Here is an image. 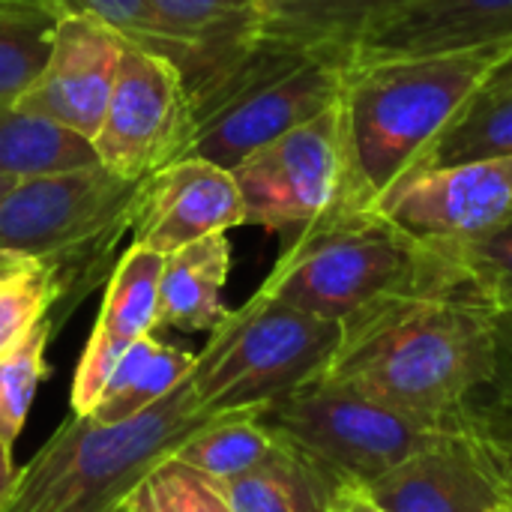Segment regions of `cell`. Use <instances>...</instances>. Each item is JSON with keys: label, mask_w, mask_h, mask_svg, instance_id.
Segmentation results:
<instances>
[{"label": "cell", "mask_w": 512, "mask_h": 512, "mask_svg": "<svg viewBox=\"0 0 512 512\" xmlns=\"http://www.w3.org/2000/svg\"><path fill=\"white\" fill-rule=\"evenodd\" d=\"M495 318V306L444 249L423 282L345 324L342 348L318 381L408 414L459 420L495 378Z\"/></svg>", "instance_id": "cell-1"}, {"label": "cell", "mask_w": 512, "mask_h": 512, "mask_svg": "<svg viewBox=\"0 0 512 512\" xmlns=\"http://www.w3.org/2000/svg\"><path fill=\"white\" fill-rule=\"evenodd\" d=\"M375 207L429 246H456L512 219V156L402 174Z\"/></svg>", "instance_id": "cell-11"}, {"label": "cell", "mask_w": 512, "mask_h": 512, "mask_svg": "<svg viewBox=\"0 0 512 512\" xmlns=\"http://www.w3.org/2000/svg\"><path fill=\"white\" fill-rule=\"evenodd\" d=\"M498 156H512V87H480L417 156L411 171L453 168Z\"/></svg>", "instance_id": "cell-23"}, {"label": "cell", "mask_w": 512, "mask_h": 512, "mask_svg": "<svg viewBox=\"0 0 512 512\" xmlns=\"http://www.w3.org/2000/svg\"><path fill=\"white\" fill-rule=\"evenodd\" d=\"M138 512H234L219 483L180 459H165L129 495Z\"/></svg>", "instance_id": "cell-28"}, {"label": "cell", "mask_w": 512, "mask_h": 512, "mask_svg": "<svg viewBox=\"0 0 512 512\" xmlns=\"http://www.w3.org/2000/svg\"><path fill=\"white\" fill-rule=\"evenodd\" d=\"M0 3H45V0H0Z\"/></svg>", "instance_id": "cell-39"}, {"label": "cell", "mask_w": 512, "mask_h": 512, "mask_svg": "<svg viewBox=\"0 0 512 512\" xmlns=\"http://www.w3.org/2000/svg\"><path fill=\"white\" fill-rule=\"evenodd\" d=\"M234 177L246 225L288 240L345 210L375 207L357 180L342 102L249 153Z\"/></svg>", "instance_id": "cell-9"}, {"label": "cell", "mask_w": 512, "mask_h": 512, "mask_svg": "<svg viewBox=\"0 0 512 512\" xmlns=\"http://www.w3.org/2000/svg\"><path fill=\"white\" fill-rule=\"evenodd\" d=\"M117 512H138V507H135V501H132V498H126V501L120 504V510Z\"/></svg>", "instance_id": "cell-38"}, {"label": "cell", "mask_w": 512, "mask_h": 512, "mask_svg": "<svg viewBox=\"0 0 512 512\" xmlns=\"http://www.w3.org/2000/svg\"><path fill=\"white\" fill-rule=\"evenodd\" d=\"M258 417L273 435L312 456L336 480L369 486L420 450L465 429L468 411L459 420H435L348 387L315 381L264 408Z\"/></svg>", "instance_id": "cell-8"}, {"label": "cell", "mask_w": 512, "mask_h": 512, "mask_svg": "<svg viewBox=\"0 0 512 512\" xmlns=\"http://www.w3.org/2000/svg\"><path fill=\"white\" fill-rule=\"evenodd\" d=\"M162 267H165V255L138 243H132L120 255L114 273L108 276V288H105L93 333L75 366V378L69 390L72 414L90 417L117 360L138 339L159 330Z\"/></svg>", "instance_id": "cell-15"}, {"label": "cell", "mask_w": 512, "mask_h": 512, "mask_svg": "<svg viewBox=\"0 0 512 512\" xmlns=\"http://www.w3.org/2000/svg\"><path fill=\"white\" fill-rule=\"evenodd\" d=\"M507 42H512V0H420L372 27L351 48L348 69Z\"/></svg>", "instance_id": "cell-17"}, {"label": "cell", "mask_w": 512, "mask_h": 512, "mask_svg": "<svg viewBox=\"0 0 512 512\" xmlns=\"http://www.w3.org/2000/svg\"><path fill=\"white\" fill-rule=\"evenodd\" d=\"M114 512H117V510H114Z\"/></svg>", "instance_id": "cell-40"}, {"label": "cell", "mask_w": 512, "mask_h": 512, "mask_svg": "<svg viewBox=\"0 0 512 512\" xmlns=\"http://www.w3.org/2000/svg\"><path fill=\"white\" fill-rule=\"evenodd\" d=\"M279 450V438L261 423L258 414H225L195 432L174 459L192 465L213 480H234L270 462Z\"/></svg>", "instance_id": "cell-24"}, {"label": "cell", "mask_w": 512, "mask_h": 512, "mask_svg": "<svg viewBox=\"0 0 512 512\" xmlns=\"http://www.w3.org/2000/svg\"><path fill=\"white\" fill-rule=\"evenodd\" d=\"M57 15V0L0 3V105L15 102L42 72Z\"/></svg>", "instance_id": "cell-25"}, {"label": "cell", "mask_w": 512, "mask_h": 512, "mask_svg": "<svg viewBox=\"0 0 512 512\" xmlns=\"http://www.w3.org/2000/svg\"><path fill=\"white\" fill-rule=\"evenodd\" d=\"M444 249L420 243L378 207L345 210L285 243L261 291L348 324L360 312L423 282Z\"/></svg>", "instance_id": "cell-6"}, {"label": "cell", "mask_w": 512, "mask_h": 512, "mask_svg": "<svg viewBox=\"0 0 512 512\" xmlns=\"http://www.w3.org/2000/svg\"><path fill=\"white\" fill-rule=\"evenodd\" d=\"M195 366V354L159 342L153 333L138 339L114 366L96 408L93 420L99 423H123L135 414L162 402L171 390H177Z\"/></svg>", "instance_id": "cell-21"}, {"label": "cell", "mask_w": 512, "mask_h": 512, "mask_svg": "<svg viewBox=\"0 0 512 512\" xmlns=\"http://www.w3.org/2000/svg\"><path fill=\"white\" fill-rule=\"evenodd\" d=\"M261 36V0H150V45L168 57L189 96Z\"/></svg>", "instance_id": "cell-16"}, {"label": "cell", "mask_w": 512, "mask_h": 512, "mask_svg": "<svg viewBox=\"0 0 512 512\" xmlns=\"http://www.w3.org/2000/svg\"><path fill=\"white\" fill-rule=\"evenodd\" d=\"M15 183H18L15 177H3V174H0V198H3V195H6V192L15 186Z\"/></svg>", "instance_id": "cell-37"}, {"label": "cell", "mask_w": 512, "mask_h": 512, "mask_svg": "<svg viewBox=\"0 0 512 512\" xmlns=\"http://www.w3.org/2000/svg\"><path fill=\"white\" fill-rule=\"evenodd\" d=\"M345 324L288 306L261 288L210 333L195 354L192 384L201 411L261 414L315 384L339 354Z\"/></svg>", "instance_id": "cell-7"}, {"label": "cell", "mask_w": 512, "mask_h": 512, "mask_svg": "<svg viewBox=\"0 0 512 512\" xmlns=\"http://www.w3.org/2000/svg\"><path fill=\"white\" fill-rule=\"evenodd\" d=\"M420 0H261V33L336 51L351 48L381 21Z\"/></svg>", "instance_id": "cell-20"}, {"label": "cell", "mask_w": 512, "mask_h": 512, "mask_svg": "<svg viewBox=\"0 0 512 512\" xmlns=\"http://www.w3.org/2000/svg\"><path fill=\"white\" fill-rule=\"evenodd\" d=\"M348 63L330 51L261 33L243 57L189 96L186 156L237 168L249 153L342 102Z\"/></svg>", "instance_id": "cell-4"}, {"label": "cell", "mask_w": 512, "mask_h": 512, "mask_svg": "<svg viewBox=\"0 0 512 512\" xmlns=\"http://www.w3.org/2000/svg\"><path fill=\"white\" fill-rule=\"evenodd\" d=\"M495 342H498L495 378H492L486 393L492 399H498L501 405L512 408V312H498V318H495Z\"/></svg>", "instance_id": "cell-32"}, {"label": "cell", "mask_w": 512, "mask_h": 512, "mask_svg": "<svg viewBox=\"0 0 512 512\" xmlns=\"http://www.w3.org/2000/svg\"><path fill=\"white\" fill-rule=\"evenodd\" d=\"M330 512H387L381 504H375L363 486H342Z\"/></svg>", "instance_id": "cell-33"}, {"label": "cell", "mask_w": 512, "mask_h": 512, "mask_svg": "<svg viewBox=\"0 0 512 512\" xmlns=\"http://www.w3.org/2000/svg\"><path fill=\"white\" fill-rule=\"evenodd\" d=\"M387 512H512V492L468 426L363 486Z\"/></svg>", "instance_id": "cell-14"}, {"label": "cell", "mask_w": 512, "mask_h": 512, "mask_svg": "<svg viewBox=\"0 0 512 512\" xmlns=\"http://www.w3.org/2000/svg\"><path fill=\"white\" fill-rule=\"evenodd\" d=\"M57 6L102 18L138 48L150 45V0H57Z\"/></svg>", "instance_id": "cell-31"}, {"label": "cell", "mask_w": 512, "mask_h": 512, "mask_svg": "<svg viewBox=\"0 0 512 512\" xmlns=\"http://www.w3.org/2000/svg\"><path fill=\"white\" fill-rule=\"evenodd\" d=\"M54 333H57V324L48 315L15 348L0 354V438L6 447H15L27 423L36 387L48 375L45 351Z\"/></svg>", "instance_id": "cell-26"}, {"label": "cell", "mask_w": 512, "mask_h": 512, "mask_svg": "<svg viewBox=\"0 0 512 512\" xmlns=\"http://www.w3.org/2000/svg\"><path fill=\"white\" fill-rule=\"evenodd\" d=\"M342 486L348 483L282 438L270 462L219 483L234 512H330Z\"/></svg>", "instance_id": "cell-19"}, {"label": "cell", "mask_w": 512, "mask_h": 512, "mask_svg": "<svg viewBox=\"0 0 512 512\" xmlns=\"http://www.w3.org/2000/svg\"><path fill=\"white\" fill-rule=\"evenodd\" d=\"M60 303V282L57 273L30 258L21 267L0 276V354L15 348L39 321Z\"/></svg>", "instance_id": "cell-27"}, {"label": "cell", "mask_w": 512, "mask_h": 512, "mask_svg": "<svg viewBox=\"0 0 512 512\" xmlns=\"http://www.w3.org/2000/svg\"><path fill=\"white\" fill-rule=\"evenodd\" d=\"M15 477H18V468L12 462V447H6L3 438H0V510L9 501V495H12Z\"/></svg>", "instance_id": "cell-34"}, {"label": "cell", "mask_w": 512, "mask_h": 512, "mask_svg": "<svg viewBox=\"0 0 512 512\" xmlns=\"http://www.w3.org/2000/svg\"><path fill=\"white\" fill-rule=\"evenodd\" d=\"M507 45L351 66L342 114L357 180L375 204L483 87Z\"/></svg>", "instance_id": "cell-3"}, {"label": "cell", "mask_w": 512, "mask_h": 512, "mask_svg": "<svg viewBox=\"0 0 512 512\" xmlns=\"http://www.w3.org/2000/svg\"><path fill=\"white\" fill-rule=\"evenodd\" d=\"M228 273V234H210L165 255L159 279V327H174L183 333H213L228 318V309L222 306Z\"/></svg>", "instance_id": "cell-18"}, {"label": "cell", "mask_w": 512, "mask_h": 512, "mask_svg": "<svg viewBox=\"0 0 512 512\" xmlns=\"http://www.w3.org/2000/svg\"><path fill=\"white\" fill-rule=\"evenodd\" d=\"M468 426L512 492V408L501 405L483 390L468 408Z\"/></svg>", "instance_id": "cell-30"}, {"label": "cell", "mask_w": 512, "mask_h": 512, "mask_svg": "<svg viewBox=\"0 0 512 512\" xmlns=\"http://www.w3.org/2000/svg\"><path fill=\"white\" fill-rule=\"evenodd\" d=\"M141 180L105 165L18 180L0 198V252L48 264L60 282L54 324L117 267V243L132 234Z\"/></svg>", "instance_id": "cell-5"}, {"label": "cell", "mask_w": 512, "mask_h": 512, "mask_svg": "<svg viewBox=\"0 0 512 512\" xmlns=\"http://www.w3.org/2000/svg\"><path fill=\"white\" fill-rule=\"evenodd\" d=\"M189 138L192 102L180 69L129 42L102 126L93 135L99 165L126 180H144L183 159Z\"/></svg>", "instance_id": "cell-10"}, {"label": "cell", "mask_w": 512, "mask_h": 512, "mask_svg": "<svg viewBox=\"0 0 512 512\" xmlns=\"http://www.w3.org/2000/svg\"><path fill=\"white\" fill-rule=\"evenodd\" d=\"M444 249L456 255L495 312H512V219L474 240Z\"/></svg>", "instance_id": "cell-29"}, {"label": "cell", "mask_w": 512, "mask_h": 512, "mask_svg": "<svg viewBox=\"0 0 512 512\" xmlns=\"http://www.w3.org/2000/svg\"><path fill=\"white\" fill-rule=\"evenodd\" d=\"M126 48L129 39L102 18L60 9L45 66L15 105L57 120L93 141Z\"/></svg>", "instance_id": "cell-12"}, {"label": "cell", "mask_w": 512, "mask_h": 512, "mask_svg": "<svg viewBox=\"0 0 512 512\" xmlns=\"http://www.w3.org/2000/svg\"><path fill=\"white\" fill-rule=\"evenodd\" d=\"M483 87H512V45L507 48V54L489 69Z\"/></svg>", "instance_id": "cell-35"}, {"label": "cell", "mask_w": 512, "mask_h": 512, "mask_svg": "<svg viewBox=\"0 0 512 512\" xmlns=\"http://www.w3.org/2000/svg\"><path fill=\"white\" fill-rule=\"evenodd\" d=\"M24 261H30V258L27 255H15V252H0V276L15 270V267H21Z\"/></svg>", "instance_id": "cell-36"}, {"label": "cell", "mask_w": 512, "mask_h": 512, "mask_svg": "<svg viewBox=\"0 0 512 512\" xmlns=\"http://www.w3.org/2000/svg\"><path fill=\"white\" fill-rule=\"evenodd\" d=\"M237 225H246V210L234 171L201 156H183L141 180L132 243L171 255Z\"/></svg>", "instance_id": "cell-13"}, {"label": "cell", "mask_w": 512, "mask_h": 512, "mask_svg": "<svg viewBox=\"0 0 512 512\" xmlns=\"http://www.w3.org/2000/svg\"><path fill=\"white\" fill-rule=\"evenodd\" d=\"M201 411L192 372L153 408L123 423H99L69 414L57 432L18 468L0 512H114L171 459L195 432L210 426Z\"/></svg>", "instance_id": "cell-2"}, {"label": "cell", "mask_w": 512, "mask_h": 512, "mask_svg": "<svg viewBox=\"0 0 512 512\" xmlns=\"http://www.w3.org/2000/svg\"><path fill=\"white\" fill-rule=\"evenodd\" d=\"M93 141L75 129L24 111L15 102L0 105V174L15 180L78 171L96 165Z\"/></svg>", "instance_id": "cell-22"}]
</instances>
